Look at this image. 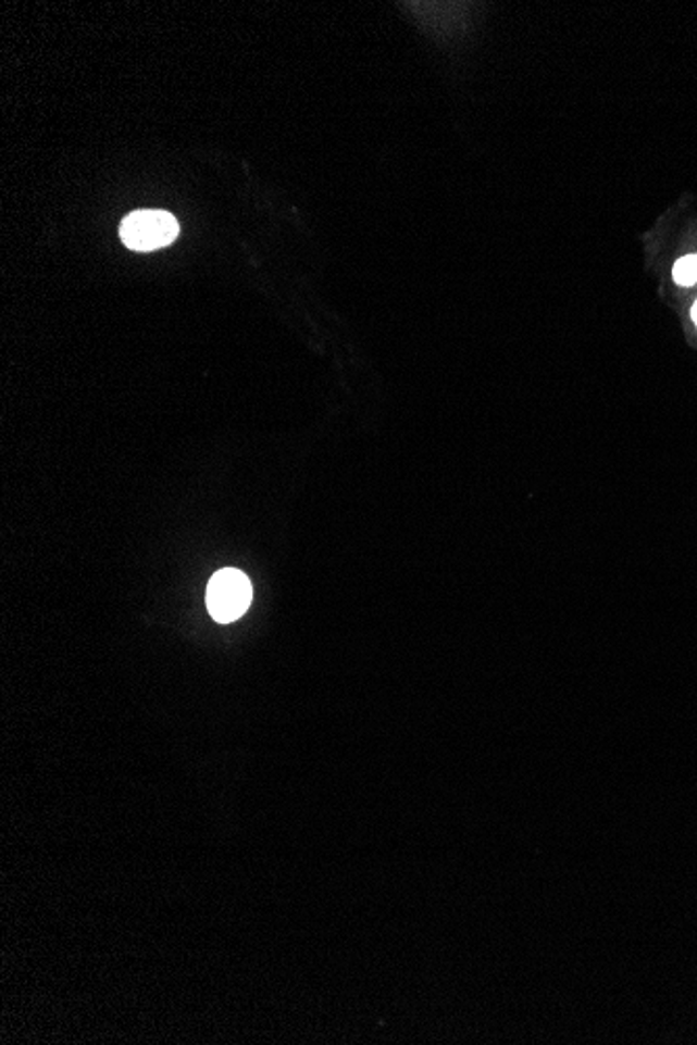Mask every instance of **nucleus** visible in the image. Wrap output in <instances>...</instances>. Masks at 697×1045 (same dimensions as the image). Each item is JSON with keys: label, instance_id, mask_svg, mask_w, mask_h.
Here are the masks:
<instances>
[{"label": "nucleus", "instance_id": "nucleus-1", "mask_svg": "<svg viewBox=\"0 0 697 1045\" xmlns=\"http://www.w3.org/2000/svg\"><path fill=\"white\" fill-rule=\"evenodd\" d=\"M207 610L213 620L228 624L238 620L249 610L253 599V588L247 574L240 570L226 568L211 576L207 585Z\"/></svg>", "mask_w": 697, "mask_h": 1045}, {"label": "nucleus", "instance_id": "nucleus-2", "mask_svg": "<svg viewBox=\"0 0 697 1045\" xmlns=\"http://www.w3.org/2000/svg\"><path fill=\"white\" fill-rule=\"evenodd\" d=\"M178 220L167 211H136L120 226L122 242L134 251H155L176 240Z\"/></svg>", "mask_w": 697, "mask_h": 1045}, {"label": "nucleus", "instance_id": "nucleus-3", "mask_svg": "<svg viewBox=\"0 0 697 1045\" xmlns=\"http://www.w3.org/2000/svg\"><path fill=\"white\" fill-rule=\"evenodd\" d=\"M672 276H674V282H676V284H681V286H692V284H697L696 256L681 257V259L674 263Z\"/></svg>", "mask_w": 697, "mask_h": 1045}, {"label": "nucleus", "instance_id": "nucleus-4", "mask_svg": "<svg viewBox=\"0 0 697 1045\" xmlns=\"http://www.w3.org/2000/svg\"><path fill=\"white\" fill-rule=\"evenodd\" d=\"M692 318H694V322H696L697 326V301L694 303V309H692Z\"/></svg>", "mask_w": 697, "mask_h": 1045}, {"label": "nucleus", "instance_id": "nucleus-5", "mask_svg": "<svg viewBox=\"0 0 697 1045\" xmlns=\"http://www.w3.org/2000/svg\"><path fill=\"white\" fill-rule=\"evenodd\" d=\"M696 261H697V256H696Z\"/></svg>", "mask_w": 697, "mask_h": 1045}]
</instances>
